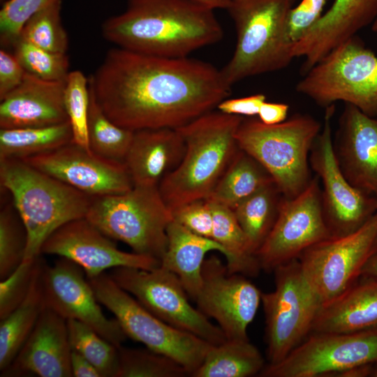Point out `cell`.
Listing matches in <instances>:
<instances>
[{"label":"cell","instance_id":"cell-44","mask_svg":"<svg viewBox=\"0 0 377 377\" xmlns=\"http://www.w3.org/2000/svg\"><path fill=\"white\" fill-rule=\"evenodd\" d=\"M26 71L13 53L0 50V101L22 82Z\"/></svg>","mask_w":377,"mask_h":377},{"label":"cell","instance_id":"cell-3","mask_svg":"<svg viewBox=\"0 0 377 377\" xmlns=\"http://www.w3.org/2000/svg\"><path fill=\"white\" fill-rule=\"evenodd\" d=\"M243 119L212 110L177 128L185 143L184 154L158 186L171 212L208 199L239 149L236 133Z\"/></svg>","mask_w":377,"mask_h":377},{"label":"cell","instance_id":"cell-45","mask_svg":"<svg viewBox=\"0 0 377 377\" xmlns=\"http://www.w3.org/2000/svg\"><path fill=\"white\" fill-rule=\"evenodd\" d=\"M266 101V96L263 94L237 98H226L219 103V111L232 115L252 117L258 114L262 104Z\"/></svg>","mask_w":377,"mask_h":377},{"label":"cell","instance_id":"cell-10","mask_svg":"<svg viewBox=\"0 0 377 377\" xmlns=\"http://www.w3.org/2000/svg\"><path fill=\"white\" fill-rule=\"evenodd\" d=\"M273 272L274 290L261 294L267 355L268 364H272L283 360L309 336L322 305L297 258L277 267Z\"/></svg>","mask_w":377,"mask_h":377},{"label":"cell","instance_id":"cell-46","mask_svg":"<svg viewBox=\"0 0 377 377\" xmlns=\"http://www.w3.org/2000/svg\"><path fill=\"white\" fill-rule=\"evenodd\" d=\"M289 105L282 103L265 101L258 112V119L267 125H275L287 119Z\"/></svg>","mask_w":377,"mask_h":377},{"label":"cell","instance_id":"cell-19","mask_svg":"<svg viewBox=\"0 0 377 377\" xmlns=\"http://www.w3.org/2000/svg\"><path fill=\"white\" fill-rule=\"evenodd\" d=\"M23 161L91 197L121 193L133 186L124 162L105 158L73 142Z\"/></svg>","mask_w":377,"mask_h":377},{"label":"cell","instance_id":"cell-53","mask_svg":"<svg viewBox=\"0 0 377 377\" xmlns=\"http://www.w3.org/2000/svg\"><path fill=\"white\" fill-rule=\"evenodd\" d=\"M375 196H376V201H377V195H376Z\"/></svg>","mask_w":377,"mask_h":377},{"label":"cell","instance_id":"cell-28","mask_svg":"<svg viewBox=\"0 0 377 377\" xmlns=\"http://www.w3.org/2000/svg\"><path fill=\"white\" fill-rule=\"evenodd\" d=\"M272 182L274 180L266 169L239 148L207 200L233 209Z\"/></svg>","mask_w":377,"mask_h":377},{"label":"cell","instance_id":"cell-29","mask_svg":"<svg viewBox=\"0 0 377 377\" xmlns=\"http://www.w3.org/2000/svg\"><path fill=\"white\" fill-rule=\"evenodd\" d=\"M265 360L249 339H226L213 345L193 377H249L259 374Z\"/></svg>","mask_w":377,"mask_h":377},{"label":"cell","instance_id":"cell-18","mask_svg":"<svg viewBox=\"0 0 377 377\" xmlns=\"http://www.w3.org/2000/svg\"><path fill=\"white\" fill-rule=\"evenodd\" d=\"M42 254L57 255L74 262L87 279L118 267L149 270L161 264L156 258L119 249L112 239L85 217L71 221L54 231L43 243Z\"/></svg>","mask_w":377,"mask_h":377},{"label":"cell","instance_id":"cell-12","mask_svg":"<svg viewBox=\"0 0 377 377\" xmlns=\"http://www.w3.org/2000/svg\"><path fill=\"white\" fill-rule=\"evenodd\" d=\"M377 250V212L357 230L331 237L298 257L303 274L322 304L339 297L361 277Z\"/></svg>","mask_w":377,"mask_h":377},{"label":"cell","instance_id":"cell-24","mask_svg":"<svg viewBox=\"0 0 377 377\" xmlns=\"http://www.w3.org/2000/svg\"><path fill=\"white\" fill-rule=\"evenodd\" d=\"M185 143L177 128L134 131L124 160L133 186L158 187L180 163Z\"/></svg>","mask_w":377,"mask_h":377},{"label":"cell","instance_id":"cell-40","mask_svg":"<svg viewBox=\"0 0 377 377\" xmlns=\"http://www.w3.org/2000/svg\"><path fill=\"white\" fill-rule=\"evenodd\" d=\"M44 263L41 256L23 260L10 275L1 280L0 320L6 318L24 300Z\"/></svg>","mask_w":377,"mask_h":377},{"label":"cell","instance_id":"cell-34","mask_svg":"<svg viewBox=\"0 0 377 377\" xmlns=\"http://www.w3.org/2000/svg\"><path fill=\"white\" fill-rule=\"evenodd\" d=\"M66 323L71 349L86 358L101 377H117L118 348L83 323L72 319Z\"/></svg>","mask_w":377,"mask_h":377},{"label":"cell","instance_id":"cell-32","mask_svg":"<svg viewBox=\"0 0 377 377\" xmlns=\"http://www.w3.org/2000/svg\"><path fill=\"white\" fill-rule=\"evenodd\" d=\"M282 198L276 185L272 182L232 209L255 255L275 223Z\"/></svg>","mask_w":377,"mask_h":377},{"label":"cell","instance_id":"cell-31","mask_svg":"<svg viewBox=\"0 0 377 377\" xmlns=\"http://www.w3.org/2000/svg\"><path fill=\"white\" fill-rule=\"evenodd\" d=\"M73 142L69 121L40 127L0 129V160H23Z\"/></svg>","mask_w":377,"mask_h":377},{"label":"cell","instance_id":"cell-17","mask_svg":"<svg viewBox=\"0 0 377 377\" xmlns=\"http://www.w3.org/2000/svg\"><path fill=\"white\" fill-rule=\"evenodd\" d=\"M84 273L82 267L66 258L60 257L52 266L45 263L41 275L45 307L66 320L87 325L119 348L127 336L116 318L104 315Z\"/></svg>","mask_w":377,"mask_h":377},{"label":"cell","instance_id":"cell-43","mask_svg":"<svg viewBox=\"0 0 377 377\" xmlns=\"http://www.w3.org/2000/svg\"><path fill=\"white\" fill-rule=\"evenodd\" d=\"M172 213L173 220L189 231L212 239L213 214L207 200L188 202L174 209Z\"/></svg>","mask_w":377,"mask_h":377},{"label":"cell","instance_id":"cell-6","mask_svg":"<svg viewBox=\"0 0 377 377\" xmlns=\"http://www.w3.org/2000/svg\"><path fill=\"white\" fill-rule=\"evenodd\" d=\"M295 0H231L228 10L237 32L232 57L221 70L229 86L249 77L281 70L293 59L283 29Z\"/></svg>","mask_w":377,"mask_h":377},{"label":"cell","instance_id":"cell-50","mask_svg":"<svg viewBox=\"0 0 377 377\" xmlns=\"http://www.w3.org/2000/svg\"><path fill=\"white\" fill-rule=\"evenodd\" d=\"M361 276L377 278V250L364 266Z\"/></svg>","mask_w":377,"mask_h":377},{"label":"cell","instance_id":"cell-48","mask_svg":"<svg viewBox=\"0 0 377 377\" xmlns=\"http://www.w3.org/2000/svg\"><path fill=\"white\" fill-rule=\"evenodd\" d=\"M376 364V363H375ZM374 363L357 365L334 375L337 377H367L371 376Z\"/></svg>","mask_w":377,"mask_h":377},{"label":"cell","instance_id":"cell-21","mask_svg":"<svg viewBox=\"0 0 377 377\" xmlns=\"http://www.w3.org/2000/svg\"><path fill=\"white\" fill-rule=\"evenodd\" d=\"M377 17V0H334L320 20L291 48V56L304 59L302 75Z\"/></svg>","mask_w":377,"mask_h":377},{"label":"cell","instance_id":"cell-35","mask_svg":"<svg viewBox=\"0 0 377 377\" xmlns=\"http://www.w3.org/2000/svg\"><path fill=\"white\" fill-rule=\"evenodd\" d=\"M27 243L26 227L11 199L3 204L0 211V280L23 262Z\"/></svg>","mask_w":377,"mask_h":377},{"label":"cell","instance_id":"cell-25","mask_svg":"<svg viewBox=\"0 0 377 377\" xmlns=\"http://www.w3.org/2000/svg\"><path fill=\"white\" fill-rule=\"evenodd\" d=\"M377 330V278L362 277L321 305L311 332L354 333Z\"/></svg>","mask_w":377,"mask_h":377},{"label":"cell","instance_id":"cell-51","mask_svg":"<svg viewBox=\"0 0 377 377\" xmlns=\"http://www.w3.org/2000/svg\"><path fill=\"white\" fill-rule=\"evenodd\" d=\"M371 29L374 32L377 33V17L371 24Z\"/></svg>","mask_w":377,"mask_h":377},{"label":"cell","instance_id":"cell-2","mask_svg":"<svg viewBox=\"0 0 377 377\" xmlns=\"http://www.w3.org/2000/svg\"><path fill=\"white\" fill-rule=\"evenodd\" d=\"M102 32L119 47L163 57H188L223 36L213 10L186 0H129Z\"/></svg>","mask_w":377,"mask_h":377},{"label":"cell","instance_id":"cell-52","mask_svg":"<svg viewBox=\"0 0 377 377\" xmlns=\"http://www.w3.org/2000/svg\"><path fill=\"white\" fill-rule=\"evenodd\" d=\"M371 377H377V363L374 364Z\"/></svg>","mask_w":377,"mask_h":377},{"label":"cell","instance_id":"cell-36","mask_svg":"<svg viewBox=\"0 0 377 377\" xmlns=\"http://www.w3.org/2000/svg\"><path fill=\"white\" fill-rule=\"evenodd\" d=\"M117 377H184L188 371L179 363L148 348H118Z\"/></svg>","mask_w":377,"mask_h":377},{"label":"cell","instance_id":"cell-4","mask_svg":"<svg viewBox=\"0 0 377 377\" xmlns=\"http://www.w3.org/2000/svg\"><path fill=\"white\" fill-rule=\"evenodd\" d=\"M0 185L27 231L24 260L41 256L46 239L64 224L84 218L92 197L20 159L0 160Z\"/></svg>","mask_w":377,"mask_h":377},{"label":"cell","instance_id":"cell-47","mask_svg":"<svg viewBox=\"0 0 377 377\" xmlns=\"http://www.w3.org/2000/svg\"><path fill=\"white\" fill-rule=\"evenodd\" d=\"M71 363L73 376L101 377L97 369L86 358L73 349Z\"/></svg>","mask_w":377,"mask_h":377},{"label":"cell","instance_id":"cell-5","mask_svg":"<svg viewBox=\"0 0 377 377\" xmlns=\"http://www.w3.org/2000/svg\"><path fill=\"white\" fill-rule=\"evenodd\" d=\"M321 128V124L309 114H295L275 125L244 118L236 139L239 147L266 169L282 195L290 199L312 179L309 154Z\"/></svg>","mask_w":377,"mask_h":377},{"label":"cell","instance_id":"cell-8","mask_svg":"<svg viewBox=\"0 0 377 377\" xmlns=\"http://www.w3.org/2000/svg\"><path fill=\"white\" fill-rule=\"evenodd\" d=\"M295 89L322 107L343 101L377 117V56L354 36L303 75Z\"/></svg>","mask_w":377,"mask_h":377},{"label":"cell","instance_id":"cell-20","mask_svg":"<svg viewBox=\"0 0 377 377\" xmlns=\"http://www.w3.org/2000/svg\"><path fill=\"white\" fill-rule=\"evenodd\" d=\"M333 147L346 179L365 193L377 195V117L345 104Z\"/></svg>","mask_w":377,"mask_h":377},{"label":"cell","instance_id":"cell-38","mask_svg":"<svg viewBox=\"0 0 377 377\" xmlns=\"http://www.w3.org/2000/svg\"><path fill=\"white\" fill-rule=\"evenodd\" d=\"M89 78L80 71L69 72L66 80L64 103L73 133V142L91 151L88 135Z\"/></svg>","mask_w":377,"mask_h":377},{"label":"cell","instance_id":"cell-37","mask_svg":"<svg viewBox=\"0 0 377 377\" xmlns=\"http://www.w3.org/2000/svg\"><path fill=\"white\" fill-rule=\"evenodd\" d=\"M61 1L32 16L22 27L19 38L42 49L66 53L68 38L61 20Z\"/></svg>","mask_w":377,"mask_h":377},{"label":"cell","instance_id":"cell-49","mask_svg":"<svg viewBox=\"0 0 377 377\" xmlns=\"http://www.w3.org/2000/svg\"><path fill=\"white\" fill-rule=\"evenodd\" d=\"M210 10L216 8L228 9L231 0H186Z\"/></svg>","mask_w":377,"mask_h":377},{"label":"cell","instance_id":"cell-30","mask_svg":"<svg viewBox=\"0 0 377 377\" xmlns=\"http://www.w3.org/2000/svg\"><path fill=\"white\" fill-rule=\"evenodd\" d=\"M208 201L213 214L212 239L226 250L228 272L256 276L261 270L259 262L234 211L223 205Z\"/></svg>","mask_w":377,"mask_h":377},{"label":"cell","instance_id":"cell-9","mask_svg":"<svg viewBox=\"0 0 377 377\" xmlns=\"http://www.w3.org/2000/svg\"><path fill=\"white\" fill-rule=\"evenodd\" d=\"M87 279L98 302L114 314L127 337L173 359L191 376L212 344L154 316L108 274L103 272Z\"/></svg>","mask_w":377,"mask_h":377},{"label":"cell","instance_id":"cell-27","mask_svg":"<svg viewBox=\"0 0 377 377\" xmlns=\"http://www.w3.org/2000/svg\"><path fill=\"white\" fill-rule=\"evenodd\" d=\"M45 263L37 272L22 304L0 322V370L8 368L32 332L45 304L41 275Z\"/></svg>","mask_w":377,"mask_h":377},{"label":"cell","instance_id":"cell-42","mask_svg":"<svg viewBox=\"0 0 377 377\" xmlns=\"http://www.w3.org/2000/svg\"><path fill=\"white\" fill-rule=\"evenodd\" d=\"M328 0H302L288 12L283 29V43L292 47L320 20Z\"/></svg>","mask_w":377,"mask_h":377},{"label":"cell","instance_id":"cell-14","mask_svg":"<svg viewBox=\"0 0 377 377\" xmlns=\"http://www.w3.org/2000/svg\"><path fill=\"white\" fill-rule=\"evenodd\" d=\"M377 363V330L311 332L283 360L267 364L261 377L334 376L350 367Z\"/></svg>","mask_w":377,"mask_h":377},{"label":"cell","instance_id":"cell-22","mask_svg":"<svg viewBox=\"0 0 377 377\" xmlns=\"http://www.w3.org/2000/svg\"><path fill=\"white\" fill-rule=\"evenodd\" d=\"M66 320L47 308L11 364L1 376L72 377Z\"/></svg>","mask_w":377,"mask_h":377},{"label":"cell","instance_id":"cell-16","mask_svg":"<svg viewBox=\"0 0 377 377\" xmlns=\"http://www.w3.org/2000/svg\"><path fill=\"white\" fill-rule=\"evenodd\" d=\"M246 276L230 273L216 256L205 258L197 308L212 318L227 339H249L247 328L261 302L262 292Z\"/></svg>","mask_w":377,"mask_h":377},{"label":"cell","instance_id":"cell-7","mask_svg":"<svg viewBox=\"0 0 377 377\" xmlns=\"http://www.w3.org/2000/svg\"><path fill=\"white\" fill-rule=\"evenodd\" d=\"M85 218L111 239L126 244L133 252L160 262L168 246L167 228L173 220L158 187L147 186L92 197Z\"/></svg>","mask_w":377,"mask_h":377},{"label":"cell","instance_id":"cell-33","mask_svg":"<svg viewBox=\"0 0 377 377\" xmlns=\"http://www.w3.org/2000/svg\"><path fill=\"white\" fill-rule=\"evenodd\" d=\"M89 87L88 135L90 149L105 158L124 162L134 131L122 128L104 113Z\"/></svg>","mask_w":377,"mask_h":377},{"label":"cell","instance_id":"cell-39","mask_svg":"<svg viewBox=\"0 0 377 377\" xmlns=\"http://www.w3.org/2000/svg\"><path fill=\"white\" fill-rule=\"evenodd\" d=\"M13 47V54L27 73L45 80H66L69 59L66 53L50 52L20 38Z\"/></svg>","mask_w":377,"mask_h":377},{"label":"cell","instance_id":"cell-11","mask_svg":"<svg viewBox=\"0 0 377 377\" xmlns=\"http://www.w3.org/2000/svg\"><path fill=\"white\" fill-rule=\"evenodd\" d=\"M108 274L149 312L170 325L212 345L227 339L218 325L191 305L187 293L174 273L160 266L149 270L118 267Z\"/></svg>","mask_w":377,"mask_h":377},{"label":"cell","instance_id":"cell-26","mask_svg":"<svg viewBox=\"0 0 377 377\" xmlns=\"http://www.w3.org/2000/svg\"><path fill=\"white\" fill-rule=\"evenodd\" d=\"M168 246L160 267L174 273L190 299L195 300L202 287V267L206 254L224 248L211 238L194 234L172 220L167 228Z\"/></svg>","mask_w":377,"mask_h":377},{"label":"cell","instance_id":"cell-15","mask_svg":"<svg viewBox=\"0 0 377 377\" xmlns=\"http://www.w3.org/2000/svg\"><path fill=\"white\" fill-rule=\"evenodd\" d=\"M330 237L323 212L320 179L316 175L296 197L283 196L275 223L256 256L260 269L271 272Z\"/></svg>","mask_w":377,"mask_h":377},{"label":"cell","instance_id":"cell-23","mask_svg":"<svg viewBox=\"0 0 377 377\" xmlns=\"http://www.w3.org/2000/svg\"><path fill=\"white\" fill-rule=\"evenodd\" d=\"M66 80H45L26 72L22 83L1 101L0 128L68 121L64 103Z\"/></svg>","mask_w":377,"mask_h":377},{"label":"cell","instance_id":"cell-13","mask_svg":"<svg viewBox=\"0 0 377 377\" xmlns=\"http://www.w3.org/2000/svg\"><path fill=\"white\" fill-rule=\"evenodd\" d=\"M334 104L325 108L324 124L309 154V164L323 184L322 207L331 237L360 228L376 212L375 195L353 186L342 173L334 151L332 119Z\"/></svg>","mask_w":377,"mask_h":377},{"label":"cell","instance_id":"cell-1","mask_svg":"<svg viewBox=\"0 0 377 377\" xmlns=\"http://www.w3.org/2000/svg\"><path fill=\"white\" fill-rule=\"evenodd\" d=\"M88 78L104 113L132 131L183 126L216 108L231 87L209 63L121 47L110 50Z\"/></svg>","mask_w":377,"mask_h":377},{"label":"cell","instance_id":"cell-41","mask_svg":"<svg viewBox=\"0 0 377 377\" xmlns=\"http://www.w3.org/2000/svg\"><path fill=\"white\" fill-rule=\"evenodd\" d=\"M61 0H8L0 11V40L13 47L25 23L35 14Z\"/></svg>","mask_w":377,"mask_h":377}]
</instances>
